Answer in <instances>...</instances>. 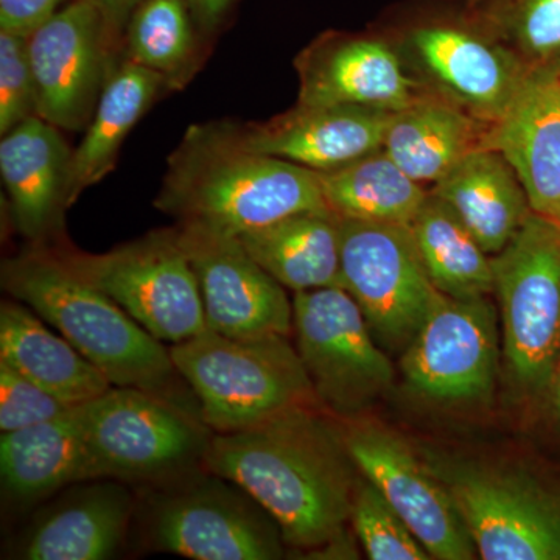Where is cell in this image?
Wrapping results in <instances>:
<instances>
[{"mask_svg": "<svg viewBox=\"0 0 560 560\" xmlns=\"http://www.w3.org/2000/svg\"><path fill=\"white\" fill-rule=\"evenodd\" d=\"M279 526L283 544L318 550L346 537L359 475L341 427L323 408H296L235 433L213 434L202 459Z\"/></svg>", "mask_w": 560, "mask_h": 560, "instance_id": "cell-1", "label": "cell"}, {"mask_svg": "<svg viewBox=\"0 0 560 560\" xmlns=\"http://www.w3.org/2000/svg\"><path fill=\"white\" fill-rule=\"evenodd\" d=\"M154 206L183 224L241 237L276 221L330 210L318 173L242 145L231 124L195 125L168 160Z\"/></svg>", "mask_w": 560, "mask_h": 560, "instance_id": "cell-2", "label": "cell"}, {"mask_svg": "<svg viewBox=\"0 0 560 560\" xmlns=\"http://www.w3.org/2000/svg\"><path fill=\"white\" fill-rule=\"evenodd\" d=\"M2 287L60 331L114 386L156 394L200 418L187 404L191 389L167 346L44 246L3 261Z\"/></svg>", "mask_w": 560, "mask_h": 560, "instance_id": "cell-3", "label": "cell"}, {"mask_svg": "<svg viewBox=\"0 0 560 560\" xmlns=\"http://www.w3.org/2000/svg\"><path fill=\"white\" fill-rule=\"evenodd\" d=\"M168 350L213 433L250 429L296 408H323L287 335L230 338L208 329Z\"/></svg>", "mask_w": 560, "mask_h": 560, "instance_id": "cell-4", "label": "cell"}, {"mask_svg": "<svg viewBox=\"0 0 560 560\" xmlns=\"http://www.w3.org/2000/svg\"><path fill=\"white\" fill-rule=\"evenodd\" d=\"M44 248L164 345L208 330L197 276L176 230L150 232L103 254L84 253L61 241Z\"/></svg>", "mask_w": 560, "mask_h": 560, "instance_id": "cell-5", "label": "cell"}, {"mask_svg": "<svg viewBox=\"0 0 560 560\" xmlns=\"http://www.w3.org/2000/svg\"><path fill=\"white\" fill-rule=\"evenodd\" d=\"M492 268L511 372L523 386L545 388L560 357V224L530 213Z\"/></svg>", "mask_w": 560, "mask_h": 560, "instance_id": "cell-6", "label": "cell"}, {"mask_svg": "<svg viewBox=\"0 0 560 560\" xmlns=\"http://www.w3.org/2000/svg\"><path fill=\"white\" fill-rule=\"evenodd\" d=\"M485 560H560V493L523 471L427 455Z\"/></svg>", "mask_w": 560, "mask_h": 560, "instance_id": "cell-7", "label": "cell"}, {"mask_svg": "<svg viewBox=\"0 0 560 560\" xmlns=\"http://www.w3.org/2000/svg\"><path fill=\"white\" fill-rule=\"evenodd\" d=\"M293 331L320 407L331 415L357 418L393 385V364L342 287L294 293Z\"/></svg>", "mask_w": 560, "mask_h": 560, "instance_id": "cell-8", "label": "cell"}, {"mask_svg": "<svg viewBox=\"0 0 560 560\" xmlns=\"http://www.w3.org/2000/svg\"><path fill=\"white\" fill-rule=\"evenodd\" d=\"M102 480H161L205 459L208 427L156 394L113 386L81 404Z\"/></svg>", "mask_w": 560, "mask_h": 560, "instance_id": "cell-9", "label": "cell"}, {"mask_svg": "<svg viewBox=\"0 0 560 560\" xmlns=\"http://www.w3.org/2000/svg\"><path fill=\"white\" fill-rule=\"evenodd\" d=\"M340 287L363 312L375 340L404 352L441 300L410 226L340 219Z\"/></svg>", "mask_w": 560, "mask_h": 560, "instance_id": "cell-10", "label": "cell"}, {"mask_svg": "<svg viewBox=\"0 0 560 560\" xmlns=\"http://www.w3.org/2000/svg\"><path fill=\"white\" fill-rule=\"evenodd\" d=\"M405 44L438 95L489 125L504 116L530 69L475 21L466 0L420 11Z\"/></svg>", "mask_w": 560, "mask_h": 560, "instance_id": "cell-11", "label": "cell"}, {"mask_svg": "<svg viewBox=\"0 0 560 560\" xmlns=\"http://www.w3.org/2000/svg\"><path fill=\"white\" fill-rule=\"evenodd\" d=\"M210 475L154 500L151 548L195 560L282 558V534L270 515L234 482Z\"/></svg>", "mask_w": 560, "mask_h": 560, "instance_id": "cell-12", "label": "cell"}, {"mask_svg": "<svg viewBox=\"0 0 560 560\" xmlns=\"http://www.w3.org/2000/svg\"><path fill=\"white\" fill-rule=\"evenodd\" d=\"M401 374L416 394L438 401L490 399L499 371L497 311L488 296L442 294L401 352Z\"/></svg>", "mask_w": 560, "mask_h": 560, "instance_id": "cell-13", "label": "cell"}, {"mask_svg": "<svg viewBox=\"0 0 560 560\" xmlns=\"http://www.w3.org/2000/svg\"><path fill=\"white\" fill-rule=\"evenodd\" d=\"M350 458L404 518L431 559L471 560L477 547L451 493L393 431L370 422L341 427Z\"/></svg>", "mask_w": 560, "mask_h": 560, "instance_id": "cell-14", "label": "cell"}, {"mask_svg": "<svg viewBox=\"0 0 560 560\" xmlns=\"http://www.w3.org/2000/svg\"><path fill=\"white\" fill-rule=\"evenodd\" d=\"M176 234L197 276L209 330L230 338L290 337L293 302L285 287L249 256L237 237L183 223Z\"/></svg>", "mask_w": 560, "mask_h": 560, "instance_id": "cell-15", "label": "cell"}, {"mask_svg": "<svg viewBox=\"0 0 560 560\" xmlns=\"http://www.w3.org/2000/svg\"><path fill=\"white\" fill-rule=\"evenodd\" d=\"M27 40L40 119L61 130L88 128L109 77L102 11L92 0H73Z\"/></svg>", "mask_w": 560, "mask_h": 560, "instance_id": "cell-16", "label": "cell"}, {"mask_svg": "<svg viewBox=\"0 0 560 560\" xmlns=\"http://www.w3.org/2000/svg\"><path fill=\"white\" fill-rule=\"evenodd\" d=\"M300 105H349L399 113L416 91L396 47L381 36L327 33L296 58Z\"/></svg>", "mask_w": 560, "mask_h": 560, "instance_id": "cell-17", "label": "cell"}, {"mask_svg": "<svg viewBox=\"0 0 560 560\" xmlns=\"http://www.w3.org/2000/svg\"><path fill=\"white\" fill-rule=\"evenodd\" d=\"M394 113L349 105H300L261 124H231L256 153L330 172L383 149Z\"/></svg>", "mask_w": 560, "mask_h": 560, "instance_id": "cell-18", "label": "cell"}, {"mask_svg": "<svg viewBox=\"0 0 560 560\" xmlns=\"http://www.w3.org/2000/svg\"><path fill=\"white\" fill-rule=\"evenodd\" d=\"M486 147L517 173L537 215L560 224V77L534 66L510 108L490 127Z\"/></svg>", "mask_w": 560, "mask_h": 560, "instance_id": "cell-19", "label": "cell"}, {"mask_svg": "<svg viewBox=\"0 0 560 560\" xmlns=\"http://www.w3.org/2000/svg\"><path fill=\"white\" fill-rule=\"evenodd\" d=\"M72 153L58 128L39 116L21 121L0 142V173L14 224L38 245L57 234L62 212L69 209Z\"/></svg>", "mask_w": 560, "mask_h": 560, "instance_id": "cell-20", "label": "cell"}, {"mask_svg": "<svg viewBox=\"0 0 560 560\" xmlns=\"http://www.w3.org/2000/svg\"><path fill=\"white\" fill-rule=\"evenodd\" d=\"M3 490L20 503L46 499L80 482L102 480L81 407L0 436Z\"/></svg>", "mask_w": 560, "mask_h": 560, "instance_id": "cell-21", "label": "cell"}, {"mask_svg": "<svg viewBox=\"0 0 560 560\" xmlns=\"http://www.w3.org/2000/svg\"><path fill=\"white\" fill-rule=\"evenodd\" d=\"M131 493L114 481L95 482L50 508L22 541L21 559L106 560L127 536Z\"/></svg>", "mask_w": 560, "mask_h": 560, "instance_id": "cell-22", "label": "cell"}, {"mask_svg": "<svg viewBox=\"0 0 560 560\" xmlns=\"http://www.w3.org/2000/svg\"><path fill=\"white\" fill-rule=\"evenodd\" d=\"M431 194L451 206L482 249L500 253L528 220V195L499 150L482 147L459 161Z\"/></svg>", "mask_w": 560, "mask_h": 560, "instance_id": "cell-23", "label": "cell"}, {"mask_svg": "<svg viewBox=\"0 0 560 560\" xmlns=\"http://www.w3.org/2000/svg\"><path fill=\"white\" fill-rule=\"evenodd\" d=\"M0 361L70 407L97 399L114 386L75 346L16 300L0 307Z\"/></svg>", "mask_w": 560, "mask_h": 560, "instance_id": "cell-24", "label": "cell"}, {"mask_svg": "<svg viewBox=\"0 0 560 560\" xmlns=\"http://www.w3.org/2000/svg\"><path fill=\"white\" fill-rule=\"evenodd\" d=\"M490 127L441 95L425 94L394 113L383 150L422 186L436 184L467 154L486 147Z\"/></svg>", "mask_w": 560, "mask_h": 560, "instance_id": "cell-25", "label": "cell"}, {"mask_svg": "<svg viewBox=\"0 0 560 560\" xmlns=\"http://www.w3.org/2000/svg\"><path fill=\"white\" fill-rule=\"evenodd\" d=\"M237 238L268 275L294 293L340 287V223L330 210L296 213Z\"/></svg>", "mask_w": 560, "mask_h": 560, "instance_id": "cell-26", "label": "cell"}, {"mask_svg": "<svg viewBox=\"0 0 560 560\" xmlns=\"http://www.w3.org/2000/svg\"><path fill=\"white\" fill-rule=\"evenodd\" d=\"M167 86L160 73L130 60L109 73L86 135L70 160L68 208L113 171L121 143Z\"/></svg>", "mask_w": 560, "mask_h": 560, "instance_id": "cell-27", "label": "cell"}, {"mask_svg": "<svg viewBox=\"0 0 560 560\" xmlns=\"http://www.w3.org/2000/svg\"><path fill=\"white\" fill-rule=\"evenodd\" d=\"M327 208L340 219L410 226L430 191L385 150L330 172H316Z\"/></svg>", "mask_w": 560, "mask_h": 560, "instance_id": "cell-28", "label": "cell"}, {"mask_svg": "<svg viewBox=\"0 0 560 560\" xmlns=\"http://www.w3.org/2000/svg\"><path fill=\"white\" fill-rule=\"evenodd\" d=\"M410 230L431 282L456 300L493 293L492 256L436 195L429 194Z\"/></svg>", "mask_w": 560, "mask_h": 560, "instance_id": "cell-29", "label": "cell"}, {"mask_svg": "<svg viewBox=\"0 0 560 560\" xmlns=\"http://www.w3.org/2000/svg\"><path fill=\"white\" fill-rule=\"evenodd\" d=\"M190 13L189 0H143L128 24V60L180 86L197 55Z\"/></svg>", "mask_w": 560, "mask_h": 560, "instance_id": "cell-30", "label": "cell"}, {"mask_svg": "<svg viewBox=\"0 0 560 560\" xmlns=\"http://www.w3.org/2000/svg\"><path fill=\"white\" fill-rule=\"evenodd\" d=\"M471 16L522 57L545 61L560 54V0H467Z\"/></svg>", "mask_w": 560, "mask_h": 560, "instance_id": "cell-31", "label": "cell"}, {"mask_svg": "<svg viewBox=\"0 0 560 560\" xmlns=\"http://www.w3.org/2000/svg\"><path fill=\"white\" fill-rule=\"evenodd\" d=\"M350 523L372 560H429L430 552L394 511L381 490L360 474L353 492Z\"/></svg>", "mask_w": 560, "mask_h": 560, "instance_id": "cell-32", "label": "cell"}, {"mask_svg": "<svg viewBox=\"0 0 560 560\" xmlns=\"http://www.w3.org/2000/svg\"><path fill=\"white\" fill-rule=\"evenodd\" d=\"M32 116H38V95L28 40L16 33L0 32V132L7 135Z\"/></svg>", "mask_w": 560, "mask_h": 560, "instance_id": "cell-33", "label": "cell"}, {"mask_svg": "<svg viewBox=\"0 0 560 560\" xmlns=\"http://www.w3.org/2000/svg\"><path fill=\"white\" fill-rule=\"evenodd\" d=\"M38 383L0 361V433H11L58 418L70 410Z\"/></svg>", "mask_w": 560, "mask_h": 560, "instance_id": "cell-34", "label": "cell"}, {"mask_svg": "<svg viewBox=\"0 0 560 560\" xmlns=\"http://www.w3.org/2000/svg\"><path fill=\"white\" fill-rule=\"evenodd\" d=\"M68 0H0V32L32 35Z\"/></svg>", "mask_w": 560, "mask_h": 560, "instance_id": "cell-35", "label": "cell"}, {"mask_svg": "<svg viewBox=\"0 0 560 560\" xmlns=\"http://www.w3.org/2000/svg\"><path fill=\"white\" fill-rule=\"evenodd\" d=\"M92 2L102 11L109 43H113L143 0H92Z\"/></svg>", "mask_w": 560, "mask_h": 560, "instance_id": "cell-36", "label": "cell"}, {"mask_svg": "<svg viewBox=\"0 0 560 560\" xmlns=\"http://www.w3.org/2000/svg\"><path fill=\"white\" fill-rule=\"evenodd\" d=\"M232 2L234 0H189L191 16L201 31H215Z\"/></svg>", "mask_w": 560, "mask_h": 560, "instance_id": "cell-37", "label": "cell"}, {"mask_svg": "<svg viewBox=\"0 0 560 560\" xmlns=\"http://www.w3.org/2000/svg\"><path fill=\"white\" fill-rule=\"evenodd\" d=\"M552 383H555V405L560 420V357L558 366H556L555 375H552Z\"/></svg>", "mask_w": 560, "mask_h": 560, "instance_id": "cell-38", "label": "cell"}, {"mask_svg": "<svg viewBox=\"0 0 560 560\" xmlns=\"http://www.w3.org/2000/svg\"><path fill=\"white\" fill-rule=\"evenodd\" d=\"M552 68H555L556 72H558L560 77V54L558 55V60H556V66H552Z\"/></svg>", "mask_w": 560, "mask_h": 560, "instance_id": "cell-39", "label": "cell"}]
</instances>
